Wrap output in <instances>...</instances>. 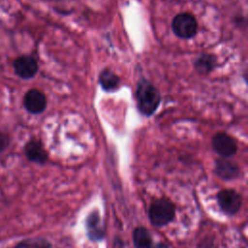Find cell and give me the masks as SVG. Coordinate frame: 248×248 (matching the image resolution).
<instances>
[{"instance_id":"8fae6325","label":"cell","mask_w":248,"mask_h":248,"mask_svg":"<svg viewBox=\"0 0 248 248\" xmlns=\"http://www.w3.org/2000/svg\"><path fill=\"white\" fill-rule=\"evenodd\" d=\"M24 152L29 161L37 164H45L48 158L47 152L39 140H29L24 147Z\"/></svg>"},{"instance_id":"5bb4252c","label":"cell","mask_w":248,"mask_h":248,"mask_svg":"<svg viewBox=\"0 0 248 248\" xmlns=\"http://www.w3.org/2000/svg\"><path fill=\"white\" fill-rule=\"evenodd\" d=\"M51 244L43 237L28 238L17 243L14 248H50Z\"/></svg>"},{"instance_id":"52a82bcc","label":"cell","mask_w":248,"mask_h":248,"mask_svg":"<svg viewBox=\"0 0 248 248\" xmlns=\"http://www.w3.org/2000/svg\"><path fill=\"white\" fill-rule=\"evenodd\" d=\"M14 70L19 78L28 79L37 74L38 63L32 56L22 55L14 61Z\"/></svg>"},{"instance_id":"3957f363","label":"cell","mask_w":248,"mask_h":248,"mask_svg":"<svg viewBox=\"0 0 248 248\" xmlns=\"http://www.w3.org/2000/svg\"><path fill=\"white\" fill-rule=\"evenodd\" d=\"M173 33L181 39L193 38L198 31V22L196 17L188 13L176 15L171 21Z\"/></svg>"},{"instance_id":"9c48e42d","label":"cell","mask_w":248,"mask_h":248,"mask_svg":"<svg viewBox=\"0 0 248 248\" xmlns=\"http://www.w3.org/2000/svg\"><path fill=\"white\" fill-rule=\"evenodd\" d=\"M214 172L223 180H232L239 176L240 170L234 162L226 158H219L215 161Z\"/></svg>"},{"instance_id":"30bf717a","label":"cell","mask_w":248,"mask_h":248,"mask_svg":"<svg viewBox=\"0 0 248 248\" xmlns=\"http://www.w3.org/2000/svg\"><path fill=\"white\" fill-rule=\"evenodd\" d=\"M133 242L136 248H170L164 242H154L148 230L138 227L133 232Z\"/></svg>"},{"instance_id":"4fadbf2b","label":"cell","mask_w":248,"mask_h":248,"mask_svg":"<svg viewBox=\"0 0 248 248\" xmlns=\"http://www.w3.org/2000/svg\"><path fill=\"white\" fill-rule=\"evenodd\" d=\"M99 82L102 88L106 91H112L118 87L120 82L119 78L110 69H104L99 75Z\"/></svg>"},{"instance_id":"8992f818","label":"cell","mask_w":248,"mask_h":248,"mask_svg":"<svg viewBox=\"0 0 248 248\" xmlns=\"http://www.w3.org/2000/svg\"><path fill=\"white\" fill-rule=\"evenodd\" d=\"M86 233L90 240L100 241L105 237V226L101 220L98 210L91 211L85 220Z\"/></svg>"},{"instance_id":"ba28073f","label":"cell","mask_w":248,"mask_h":248,"mask_svg":"<svg viewBox=\"0 0 248 248\" xmlns=\"http://www.w3.org/2000/svg\"><path fill=\"white\" fill-rule=\"evenodd\" d=\"M23 105L30 113H41L46 108V95L38 89H31L25 94Z\"/></svg>"},{"instance_id":"277c9868","label":"cell","mask_w":248,"mask_h":248,"mask_svg":"<svg viewBox=\"0 0 248 248\" xmlns=\"http://www.w3.org/2000/svg\"><path fill=\"white\" fill-rule=\"evenodd\" d=\"M217 202L221 210L227 215L236 214L242 204L241 195L233 189H224L217 194Z\"/></svg>"},{"instance_id":"7a4b0ae2","label":"cell","mask_w":248,"mask_h":248,"mask_svg":"<svg viewBox=\"0 0 248 248\" xmlns=\"http://www.w3.org/2000/svg\"><path fill=\"white\" fill-rule=\"evenodd\" d=\"M175 216V205L166 198L157 199L152 202L148 209V217L151 224L161 228L170 223Z\"/></svg>"},{"instance_id":"9a60e30c","label":"cell","mask_w":248,"mask_h":248,"mask_svg":"<svg viewBox=\"0 0 248 248\" xmlns=\"http://www.w3.org/2000/svg\"><path fill=\"white\" fill-rule=\"evenodd\" d=\"M9 143H10L9 137L6 134L0 132V153H2L8 147Z\"/></svg>"},{"instance_id":"6da1fadb","label":"cell","mask_w":248,"mask_h":248,"mask_svg":"<svg viewBox=\"0 0 248 248\" xmlns=\"http://www.w3.org/2000/svg\"><path fill=\"white\" fill-rule=\"evenodd\" d=\"M136 99L139 111L145 116L152 115L157 110L161 102L158 89L145 78H141L138 83Z\"/></svg>"},{"instance_id":"7c38bea8","label":"cell","mask_w":248,"mask_h":248,"mask_svg":"<svg viewBox=\"0 0 248 248\" xmlns=\"http://www.w3.org/2000/svg\"><path fill=\"white\" fill-rule=\"evenodd\" d=\"M217 67V58L210 53L200 55L194 62L195 70L201 75H208Z\"/></svg>"},{"instance_id":"5b68a950","label":"cell","mask_w":248,"mask_h":248,"mask_svg":"<svg viewBox=\"0 0 248 248\" xmlns=\"http://www.w3.org/2000/svg\"><path fill=\"white\" fill-rule=\"evenodd\" d=\"M212 147L214 151L223 158L231 157L237 151L235 140L224 132H219L212 138Z\"/></svg>"}]
</instances>
